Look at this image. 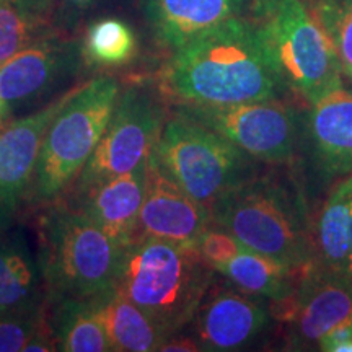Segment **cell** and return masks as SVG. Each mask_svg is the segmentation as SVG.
Returning a JSON list of instances; mask_svg holds the SVG:
<instances>
[{"instance_id":"obj_1","label":"cell","mask_w":352,"mask_h":352,"mask_svg":"<svg viewBox=\"0 0 352 352\" xmlns=\"http://www.w3.org/2000/svg\"><path fill=\"white\" fill-rule=\"evenodd\" d=\"M165 82L176 98L196 104L258 103L285 87L258 26L240 16L178 47Z\"/></svg>"},{"instance_id":"obj_2","label":"cell","mask_w":352,"mask_h":352,"mask_svg":"<svg viewBox=\"0 0 352 352\" xmlns=\"http://www.w3.org/2000/svg\"><path fill=\"white\" fill-rule=\"evenodd\" d=\"M214 272L197 245L138 235L126 245L114 289L171 338L195 320Z\"/></svg>"},{"instance_id":"obj_3","label":"cell","mask_w":352,"mask_h":352,"mask_svg":"<svg viewBox=\"0 0 352 352\" xmlns=\"http://www.w3.org/2000/svg\"><path fill=\"white\" fill-rule=\"evenodd\" d=\"M212 223L245 248L290 270L315 266L314 228L300 191L280 179L250 178L209 206Z\"/></svg>"},{"instance_id":"obj_4","label":"cell","mask_w":352,"mask_h":352,"mask_svg":"<svg viewBox=\"0 0 352 352\" xmlns=\"http://www.w3.org/2000/svg\"><path fill=\"white\" fill-rule=\"evenodd\" d=\"M38 263L47 303L88 300L113 289L126 245L76 206H52L39 217Z\"/></svg>"},{"instance_id":"obj_5","label":"cell","mask_w":352,"mask_h":352,"mask_svg":"<svg viewBox=\"0 0 352 352\" xmlns=\"http://www.w3.org/2000/svg\"><path fill=\"white\" fill-rule=\"evenodd\" d=\"M120 94V82L111 76L91 78L70 90L39 147L32 201H54L76 182L107 129Z\"/></svg>"},{"instance_id":"obj_6","label":"cell","mask_w":352,"mask_h":352,"mask_svg":"<svg viewBox=\"0 0 352 352\" xmlns=\"http://www.w3.org/2000/svg\"><path fill=\"white\" fill-rule=\"evenodd\" d=\"M253 13L285 87L311 104L341 88L336 51L303 0H254Z\"/></svg>"},{"instance_id":"obj_7","label":"cell","mask_w":352,"mask_h":352,"mask_svg":"<svg viewBox=\"0 0 352 352\" xmlns=\"http://www.w3.org/2000/svg\"><path fill=\"white\" fill-rule=\"evenodd\" d=\"M152 153L179 188L208 208L250 178L248 153L219 132L178 113L165 121Z\"/></svg>"},{"instance_id":"obj_8","label":"cell","mask_w":352,"mask_h":352,"mask_svg":"<svg viewBox=\"0 0 352 352\" xmlns=\"http://www.w3.org/2000/svg\"><path fill=\"white\" fill-rule=\"evenodd\" d=\"M165 124L155 94L134 85L121 91L95 152L77 176L76 191L138 168L147 162Z\"/></svg>"},{"instance_id":"obj_9","label":"cell","mask_w":352,"mask_h":352,"mask_svg":"<svg viewBox=\"0 0 352 352\" xmlns=\"http://www.w3.org/2000/svg\"><path fill=\"white\" fill-rule=\"evenodd\" d=\"M176 113L230 140L250 157L287 162L296 147V120L274 100L239 104L182 103Z\"/></svg>"},{"instance_id":"obj_10","label":"cell","mask_w":352,"mask_h":352,"mask_svg":"<svg viewBox=\"0 0 352 352\" xmlns=\"http://www.w3.org/2000/svg\"><path fill=\"white\" fill-rule=\"evenodd\" d=\"M272 305L276 318L289 323L297 346L318 344L324 334L352 320V280L310 266L296 290Z\"/></svg>"},{"instance_id":"obj_11","label":"cell","mask_w":352,"mask_h":352,"mask_svg":"<svg viewBox=\"0 0 352 352\" xmlns=\"http://www.w3.org/2000/svg\"><path fill=\"white\" fill-rule=\"evenodd\" d=\"M83 57L82 44L44 36L0 65V107L6 122L15 109L41 100L72 76Z\"/></svg>"},{"instance_id":"obj_12","label":"cell","mask_w":352,"mask_h":352,"mask_svg":"<svg viewBox=\"0 0 352 352\" xmlns=\"http://www.w3.org/2000/svg\"><path fill=\"white\" fill-rule=\"evenodd\" d=\"M210 226L212 217L208 206L179 188L151 152L138 235L197 245Z\"/></svg>"},{"instance_id":"obj_13","label":"cell","mask_w":352,"mask_h":352,"mask_svg":"<svg viewBox=\"0 0 352 352\" xmlns=\"http://www.w3.org/2000/svg\"><path fill=\"white\" fill-rule=\"evenodd\" d=\"M243 290H210L195 318L201 349L236 351L256 340L270 324V314Z\"/></svg>"},{"instance_id":"obj_14","label":"cell","mask_w":352,"mask_h":352,"mask_svg":"<svg viewBox=\"0 0 352 352\" xmlns=\"http://www.w3.org/2000/svg\"><path fill=\"white\" fill-rule=\"evenodd\" d=\"M145 179L147 162L127 173L76 191L72 206L82 210L113 239L127 245L138 235Z\"/></svg>"},{"instance_id":"obj_15","label":"cell","mask_w":352,"mask_h":352,"mask_svg":"<svg viewBox=\"0 0 352 352\" xmlns=\"http://www.w3.org/2000/svg\"><path fill=\"white\" fill-rule=\"evenodd\" d=\"M240 0H145V13L165 46L178 47L235 16Z\"/></svg>"},{"instance_id":"obj_16","label":"cell","mask_w":352,"mask_h":352,"mask_svg":"<svg viewBox=\"0 0 352 352\" xmlns=\"http://www.w3.org/2000/svg\"><path fill=\"white\" fill-rule=\"evenodd\" d=\"M47 303L38 256L20 232L0 233V315Z\"/></svg>"},{"instance_id":"obj_17","label":"cell","mask_w":352,"mask_h":352,"mask_svg":"<svg viewBox=\"0 0 352 352\" xmlns=\"http://www.w3.org/2000/svg\"><path fill=\"white\" fill-rule=\"evenodd\" d=\"M111 344L118 352L162 351L170 336L145 311L116 289L88 298Z\"/></svg>"},{"instance_id":"obj_18","label":"cell","mask_w":352,"mask_h":352,"mask_svg":"<svg viewBox=\"0 0 352 352\" xmlns=\"http://www.w3.org/2000/svg\"><path fill=\"white\" fill-rule=\"evenodd\" d=\"M310 129L327 170H352V94L338 88L311 104Z\"/></svg>"},{"instance_id":"obj_19","label":"cell","mask_w":352,"mask_h":352,"mask_svg":"<svg viewBox=\"0 0 352 352\" xmlns=\"http://www.w3.org/2000/svg\"><path fill=\"white\" fill-rule=\"evenodd\" d=\"M305 270H290L284 264L252 252L245 246L215 266V271L222 272L240 290L252 296L267 297L272 302L290 296L296 290L298 279Z\"/></svg>"},{"instance_id":"obj_20","label":"cell","mask_w":352,"mask_h":352,"mask_svg":"<svg viewBox=\"0 0 352 352\" xmlns=\"http://www.w3.org/2000/svg\"><path fill=\"white\" fill-rule=\"evenodd\" d=\"M352 220V176L338 184L314 228L315 267L344 276Z\"/></svg>"},{"instance_id":"obj_21","label":"cell","mask_w":352,"mask_h":352,"mask_svg":"<svg viewBox=\"0 0 352 352\" xmlns=\"http://www.w3.org/2000/svg\"><path fill=\"white\" fill-rule=\"evenodd\" d=\"M47 316L56 351L64 352H111L103 324L88 300H59L47 303Z\"/></svg>"},{"instance_id":"obj_22","label":"cell","mask_w":352,"mask_h":352,"mask_svg":"<svg viewBox=\"0 0 352 352\" xmlns=\"http://www.w3.org/2000/svg\"><path fill=\"white\" fill-rule=\"evenodd\" d=\"M46 32V0H0V65L50 36Z\"/></svg>"},{"instance_id":"obj_23","label":"cell","mask_w":352,"mask_h":352,"mask_svg":"<svg viewBox=\"0 0 352 352\" xmlns=\"http://www.w3.org/2000/svg\"><path fill=\"white\" fill-rule=\"evenodd\" d=\"M83 56L98 65L127 63L134 54L135 38L124 21L103 19L88 28L82 44Z\"/></svg>"},{"instance_id":"obj_24","label":"cell","mask_w":352,"mask_h":352,"mask_svg":"<svg viewBox=\"0 0 352 352\" xmlns=\"http://www.w3.org/2000/svg\"><path fill=\"white\" fill-rule=\"evenodd\" d=\"M303 3L333 44L342 72L352 78V0H305Z\"/></svg>"},{"instance_id":"obj_25","label":"cell","mask_w":352,"mask_h":352,"mask_svg":"<svg viewBox=\"0 0 352 352\" xmlns=\"http://www.w3.org/2000/svg\"><path fill=\"white\" fill-rule=\"evenodd\" d=\"M46 305L0 315V352L25 351L38 329L46 324Z\"/></svg>"},{"instance_id":"obj_26","label":"cell","mask_w":352,"mask_h":352,"mask_svg":"<svg viewBox=\"0 0 352 352\" xmlns=\"http://www.w3.org/2000/svg\"><path fill=\"white\" fill-rule=\"evenodd\" d=\"M241 245L235 236L227 233L222 228H209L204 235L197 241V248L202 256L208 259V263L214 267L223 263L232 254H235L241 248Z\"/></svg>"},{"instance_id":"obj_27","label":"cell","mask_w":352,"mask_h":352,"mask_svg":"<svg viewBox=\"0 0 352 352\" xmlns=\"http://www.w3.org/2000/svg\"><path fill=\"white\" fill-rule=\"evenodd\" d=\"M344 276L347 277V279L352 280V220H351V228H349V248H347Z\"/></svg>"},{"instance_id":"obj_28","label":"cell","mask_w":352,"mask_h":352,"mask_svg":"<svg viewBox=\"0 0 352 352\" xmlns=\"http://www.w3.org/2000/svg\"><path fill=\"white\" fill-rule=\"evenodd\" d=\"M60 2L72 8H87L94 0H60Z\"/></svg>"},{"instance_id":"obj_29","label":"cell","mask_w":352,"mask_h":352,"mask_svg":"<svg viewBox=\"0 0 352 352\" xmlns=\"http://www.w3.org/2000/svg\"><path fill=\"white\" fill-rule=\"evenodd\" d=\"M3 124V120H2V107H0V126Z\"/></svg>"}]
</instances>
